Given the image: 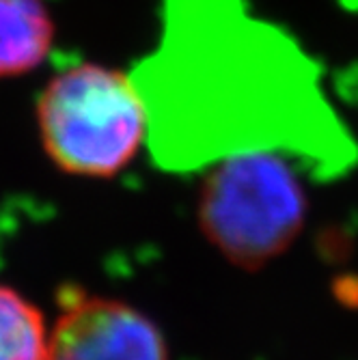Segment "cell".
Wrapping results in <instances>:
<instances>
[{
  "label": "cell",
  "mask_w": 358,
  "mask_h": 360,
  "mask_svg": "<svg viewBox=\"0 0 358 360\" xmlns=\"http://www.w3.org/2000/svg\"><path fill=\"white\" fill-rule=\"evenodd\" d=\"M302 169L274 151L240 153L203 171L197 222L229 266L259 272L294 246L307 224Z\"/></svg>",
  "instance_id": "7a4b0ae2"
},
{
  "label": "cell",
  "mask_w": 358,
  "mask_h": 360,
  "mask_svg": "<svg viewBox=\"0 0 358 360\" xmlns=\"http://www.w3.org/2000/svg\"><path fill=\"white\" fill-rule=\"evenodd\" d=\"M48 330L44 311L0 283V360H46Z\"/></svg>",
  "instance_id": "8992f818"
},
{
  "label": "cell",
  "mask_w": 358,
  "mask_h": 360,
  "mask_svg": "<svg viewBox=\"0 0 358 360\" xmlns=\"http://www.w3.org/2000/svg\"><path fill=\"white\" fill-rule=\"evenodd\" d=\"M46 360H171L167 337L139 307L65 285Z\"/></svg>",
  "instance_id": "277c9868"
},
{
  "label": "cell",
  "mask_w": 358,
  "mask_h": 360,
  "mask_svg": "<svg viewBox=\"0 0 358 360\" xmlns=\"http://www.w3.org/2000/svg\"><path fill=\"white\" fill-rule=\"evenodd\" d=\"M37 132L52 165L74 177H117L147 147V112L129 72L78 63L50 78Z\"/></svg>",
  "instance_id": "3957f363"
},
{
  "label": "cell",
  "mask_w": 358,
  "mask_h": 360,
  "mask_svg": "<svg viewBox=\"0 0 358 360\" xmlns=\"http://www.w3.org/2000/svg\"><path fill=\"white\" fill-rule=\"evenodd\" d=\"M54 44V22L44 0H0V78L37 70Z\"/></svg>",
  "instance_id": "5b68a950"
},
{
  "label": "cell",
  "mask_w": 358,
  "mask_h": 360,
  "mask_svg": "<svg viewBox=\"0 0 358 360\" xmlns=\"http://www.w3.org/2000/svg\"><path fill=\"white\" fill-rule=\"evenodd\" d=\"M129 76L162 171L203 173L255 151L283 153L317 181L358 165L321 65L250 0H162L158 41Z\"/></svg>",
  "instance_id": "6da1fadb"
}]
</instances>
